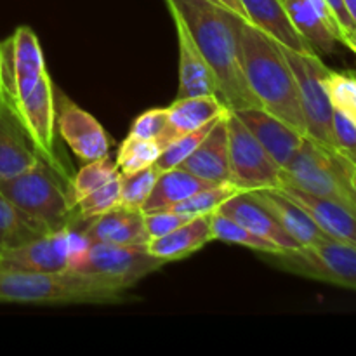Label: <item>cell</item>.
I'll return each instance as SVG.
<instances>
[{
    "label": "cell",
    "mask_w": 356,
    "mask_h": 356,
    "mask_svg": "<svg viewBox=\"0 0 356 356\" xmlns=\"http://www.w3.org/2000/svg\"><path fill=\"white\" fill-rule=\"evenodd\" d=\"M165 3L169 13L177 14L186 24L214 73L226 106L233 111L259 106L242 68L240 24L243 17L212 0H165Z\"/></svg>",
    "instance_id": "6da1fadb"
},
{
    "label": "cell",
    "mask_w": 356,
    "mask_h": 356,
    "mask_svg": "<svg viewBox=\"0 0 356 356\" xmlns=\"http://www.w3.org/2000/svg\"><path fill=\"white\" fill-rule=\"evenodd\" d=\"M240 51L247 86L259 106L306 136L298 82L284 47L243 19L240 24Z\"/></svg>",
    "instance_id": "7a4b0ae2"
},
{
    "label": "cell",
    "mask_w": 356,
    "mask_h": 356,
    "mask_svg": "<svg viewBox=\"0 0 356 356\" xmlns=\"http://www.w3.org/2000/svg\"><path fill=\"white\" fill-rule=\"evenodd\" d=\"M120 284L75 271H24L0 266V302L111 305L124 301Z\"/></svg>",
    "instance_id": "3957f363"
},
{
    "label": "cell",
    "mask_w": 356,
    "mask_h": 356,
    "mask_svg": "<svg viewBox=\"0 0 356 356\" xmlns=\"http://www.w3.org/2000/svg\"><path fill=\"white\" fill-rule=\"evenodd\" d=\"M282 188H294L315 197L339 202L356 212L351 162L336 149L305 138L291 162L280 169Z\"/></svg>",
    "instance_id": "277c9868"
},
{
    "label": "cell",
    "mask_w": 356,
    "mask_h": 356,
    "mask_svg": "<svg viewBox=\"0 0 356 356\" xmlns=\"http://www.w3.org/2000/svg\"><path fill=\"white\" fill-rule=\"evenodd\" d=\"M0 193L47 233L61 232L76 221L70 191L45 160L26 172L0 181Z\"/></svg>",
    "instance_id": "5b68a950"
},
{
    "label": "cell",
    "mask_w": 356,
    "mask_h": 356,
    "mask_svg": "<svg viewBox=\"0 0 356 356\" xmlns=\"http://www.w3.org/2000/svg\"><path fill=\"white\" fill-rule=\"evenodd\" d=\"M268 263L289 273L356 291V245L325 236L315 245L263 254Z\"/></svg>",
    "instance_id": "8992f818"
},
{
    "label": "cell",
    "mask_w": 356,
    "mask_h": 356,
    "mask_svg": "<svg viewBox=\"0 0 356 356\" xmlns=\"http://www.w3.org/2000/svg\"><path fill=\"white\" fill-rule=\"evenodd\" d=\"M165 264L162 259L148 252L146 247L87 242L82 249L73 254L68 270L115 282L122 287L131 289L141 278L155 273Z\"/></svg>",
    "instance_id": "52a82bcc"
},
{
    "label": "cell",
    "mask_w": 356,
    "mask_h": 356,
    "mask_svg": "<svg viewBox=\"0 0 356 356\" xmlns=\"http://www.w3.org/2000/svg\"><path fill=\"white\" fill-rule=\"evenodd\" d=\"M284 52L298 82L306 136L325 148L336 149L332 134L334 108L323 83L329 68L316 52H296L285 47Z\"/></svg>",
    "instance_id": "ba28073f"
},
{
    "label": "cell",
    "mask_w": 356,
    "mask_h": 356,
    "mask_svg": "<svg viewBox=\"0 0 356 356\" xmlns=\"http://www.w3.org/2000/svg\"><path fill=\"white\" fill-rule=\"evenodd\" d=\"M47 73L37 33L23 24L0 42V97L10 108L24 99Z\"/></svg>",
    "instance_id": "9c48e42d"
},
{
    "label": "cell",
    "mask_w": 356,
    "mask_h": 356,
    "mask_svg": "<svg viewBox=\"0 0 356 356\" xmlns=\"http://www.w3.org/2000/svg\"><path fill=\"white\" fill-rule=\"evenodd\" d=\"M226 131L232 183L242 191L280 190V169L232 110L226 115Z\"/></svg>",
    "instance_id": "30bf717a"
},
{
    "label": "cell",
    "mask_w": 356,
    "mask_h": 356,
    "mask_svg": "<svg viewBox=\"0 0 356 356\" xmlns=\"http://www.w3.org/2000/svg\"><path fill=\"white\" fill-rule=\"evenodd\" d=\"M86 243L87 240L72 225L61 232L45 233L16 249L6 250L0 254V266L44 273L65 271L70 268L73 254Z\"/></svg>",
    "instance_id": "8fae6325"
},
{
    "label": "cell",
    "mask_w": 356,
    "mask_h": 356,
    "mask_svg": "<svg viewBox=\"0 0 356 356\" xmlns=\"http://www.w3.org/2000/svg\"><path fill=\"white\" fill-rule=\"evenodd\" d=\"M56 125L66 145L86 163L110 156V141L103 125L65 94H58L56 101Z\"/></svg>",
    "instance_id": "7c38bea8"
},
{
    "label": "cell",
    "mask_w": 356,
    "mask_h": 356,
    "mask_svg": "<svg viewBox=\"0 0 356 356\" xmlns=\"http://www.w3.org/2000/svg\"><path fill=\"white\" fill-rule=\"evenodd\" d=\"M13 110L23 122L45 162H54L56 92L49 73L42 76L37 87Z\"/></svg>",
    "instance_id": "4fadbf2b"
},
{
    "label": "cell",
    "mask_w": 356,
    "mask_h": 356,
    "mask_svg": "<svg viewBox=\"0 0 356 356\" xmlns=\"http://www.w3.org/2000/svg\"><path fill=\"white\" fill-rule=\"evenodd\" d=\"M44 156L16 111L0 97V181L23 174Z\"/></svg>",
    "instance_id": "5bb4252c"
},
{
    "label": "cell",
    "mask_w": 356,
    "mask_h": 356,
    "mask_svg": "<svg viewBox=\"0 0 356 356\" xmlns=\"http://www.w3.org/2000/svg\"><path fill=\"white\" fill-rule=\"evenodd\" d=\"M83 222H86L83 228H80L76 221L73 222V226L89 243L146 247L149 242L143 211L117 207L106 214L87 219Z\"/></svg>",
    "instance_id": "9a60e30c"
},
{
    "label": "cell",
    "mask_w": 356,
    "mask_h": 356,
    "mask_svg": "<svg viewBox=\"0 0 356 356\" xmlns=\"http://www.w3.org/2000/svg\"><path fill=\"white\" fill-rule=\"evenodd\" d=\"M235 115L252 132L254 138L261 143V146L266 149V153L277 163L278 169H284L291 162V159L296 155V152L306 138L305 134L296 131L294 127L285 124L275 115L268 113L261 106L236 110Z\"/></svg>",
    "instance_id": "2e32d148"
},
{
    "label": "cell",
    "mask_w": 356,
    "mask_h": 356,
    "mask_svg": "<svg viewBox=\"0 0 356 356\" xmlns=\"http://www.w3.org/2000/svg\"><path fill=\"white\" fill-rule=\"evenodd\" d=\"M174 19L179 45V89L177 97H195V96H219V87L211 66L207 65L197 44L191 38L186 24L183 23L177 14L170 13Z\"/></svg>",
    "instance_id": "e0dca14e"
},
{
    "label": "cell",
    "mask_w": 356,
    "mask_h": 356,
    "mask_svg": "<svg viewBox=\"0 0 356 356\" xmlns=\"http://www.w3.org/2000/svg\"><path fill=\"white\" fill-rule=\"evenodd\" d=\"M218 212L228 216L229 219L236 221L252 232L254 235L261 236V238L270 240L271 243L280 247L282 250H294L299 249V243L278 225L277 219L266 211V207L259 204L256 198L252 197L250 191H242L226 200Z\"/></svg>",
    "instance_id": "ac0fdd59"
},
{
    "label": "cell",
    "mask_w": 356,
    "mask_h": 356,
    "mask_svg": "<svg viewBox=\"0 0 356 356\" xmlns=\"http://www.w3.org/2000/svg\"><path fill=\"white\" fill-rule=\"evenodd\" d=\"M228 111L229 108L219 96L176 97V101L167 106V129L159 146L163 149L179 136L197 131Z\"/></svg>",
    "instance_id": "d6986e66"
},
{
    "label": "cell",
    "mask_w": 356,
    "mask_h": 356,
    "mask_svg": "<svg viewBox=\"0 0 356 356\" xmlns=\"http://www.w3.org/2000/svg\"><path fill=\"white\" fill-rule=\"evenodd\" d=\"M228 115V113H226ZM226 115L219 118L204 141L181 163V169L212 184L232 183L229 176V152Z\"/></svg>",
    "instance_id": "ffe728a7"
},
{
    "label": "cell",
    "mask_w": 356,
    "mask_h": 356,
    "mask_svg": "<svg viewBox=\"0 0 356 356\" xmlns=\"http://www.w3.org/2000/svg\"><path fill=\"white\" fill-rule=\"evenodd\" d=\"M250 193L301 247L315 245L327 236L308 212L282 190H256Z\"/></svg>",
    "instance_id": "44dd1931"
},
{
    "label": "cell",
    "mask_w": 356,
    "mask_h": 356,
    "mask_svg": "<svg viewBox=\"0 0 356 356\" xmlns=\"http://www.w3.org/2000/svg\"><path fill=\"white\" fill-rule=\"evenodd\" d=\"M280 190L296 204L301 205L327 236L356 245V212L339 202L315 197L294 188H280Z\"/></svg>",
    "instance_id": "7402d4cb"
},
{
    "label": "cell",
    "mask_w": 356,
    "mask_h": 356,
    "mask_svg": "<svg viewBox=\"0 0 356 356\" xmlns=\"http://www.w3.org/2000/svg\"><path fill=\"white\" fill-rule=\"evenodd\" d=\"M247 21L277 40L282 47L296 52H315L294 28L282 0H240Z\"/></svg>",
    "instance_id": "603a6c76"
},
{
    "label": "cell",
    "mask_w": 356,
    "mask_h": 356,
    "mask_svg": "<svg viewBox=\"0 0 356 356\" xmlns=\"http://www.w3.org/2000/svg\"><path fill=\"white\" fill-rule=\"evenodd\" d=\"M211 242H214L211 232V216H200L190 219L186 225L179 226L169 235L149 240L146 249L163 263H174L186 259Z\"/></svg>",
    "instance_id": "cb8c5ba5"
},
{
    "label": "cell",
    "mask_w": 356,
    "mask_h": 356,
    "mask_svg": "<svg viewBox=\"0 0 356 356\" xmlns=\"http://www.w3.org/2000/svg\"><path fill=\"white\" fill-rule=\"evenodd\" d=\"M211 186H214V184L193 176V174L181 169V167L163 170L156 177L155 186H153L152 193H149L148 200L145 202L141 211L152 212L170 209L174 205L181 204L183 200H186V198H190L191 195Z\"/></svg>",
    "instance_id": "d4e9b609"
},
{
    "label": "cell",
    "mask_w": 356,
    "mask_h": 356,
    "mask_svg": "<svg viewBox=\"0 0 356 356\" xmlns=\"http://www.w3.org/2000/svg\"><path fill=\"white\" fill-rule=\"evenodd\" d=\"M296 30L305 37L316 54H332L337 37L323 21L312 0H282Z\"/></svg>",
    "instance_id": "484cf974"
},
{
    "label": "cell",
    "mask_w": 356,
    "mask_h": 356,
    "mask_svg": "<svg viewBox=\"0 0 356 356\" xmlns=\"http://www.w3.org/2000/svg\"><path fill=\"white\" fill-rule=\"evenodd\" d=\"M45 233L47 232L44 228L31 221L9 198L0 193V254L16 249Z\"/></svg>",
    "instance_id": "4316f807"
},
{
    "label": "cell",
    "mask_w": 356,
    "mask_h": 356,
    "mask_svg": "<svg viewBox=\"0 0 356 356\" xmlns=\"http://www.w3.org/2000/svg\"><path fill=\"white\" fill-rule=\"evenodd\" d=\"M211 232L212 240L247 247V249L256 250L259 254H277L282 250L280 247L271 243L270 240L254 235L252 232H249L242 225H238V222L218 211L211 214Z\"/></svg>",
    "instance_id": "83f0119b"
},
{
    "label": "cell",
    "mask_w": 356,
    "mask_h": 356,
    "mask_svg": "<svg viewBox=\"0 0 356 356\" xmlns=\"http://www.w3.org/2000/svg\"><path fill=\"white\" fill-rule=\"evenodd\" d=\"M160 153H162V148L156 141L129 134L118 146L115 165L120 170V174H134L146 167H152L159 160Z\"/></svg>",
    "instance_id": "f1b7e54d"
},
{
    "label": "cell",
    "mask_w": 356,
    "mask_h": 356,
    "mask_svg": "<svg viewBox=\"0 0 356 356\" xmlns=\"http://www.w3.org/2000/svg\"><path fill=\"white\" fill-rule=\"evenodd\" d=\"M118 174H120V170L117 169L115 162H111L110 156L101 160H94V162H87L86 165L76 172L75 179L70 184L68 191L73 209H75L76 202L86 198L87 195H90L92 191L99 190L101 186H104V184L110 183L111 179H115Z\"/></svg>",
    "instance_id": "f546056e"
},
{
    "label": "cell",
    "mask_w": 356,
    "mask_h": 356,
    "mask_svg": "<svg viewBox=\"0 0 356 356\" xmlns=\"http://www.w3.org/2000/svg\"><path fill=\"white\" fill-rule=\"evenodd\" d=\"M236 193H242L236 184L233 183H221L214 184L211 188L198 191L191 195L190 198L183 200L181 204L170 207V211H176L179 214L190 216V218H200V216H211L212 212L218 211L226 200L235 197Z\"/></svg>",
    "instance_id": "4dcf8cb0"
},
{
    "label": "cell",
    "mask_w": 356,
    "mask_h": 356,
    "mask_svg": "<svg viewBox=\"0 0 356 356\" xmlns=\"http://www.w3.org/2000/svg\"><path fill=\"white\" fill-rule=\"evenodd\" d=\"M323 83L334 110L343 113L356 125V73L334 72L329 68Z\"/></svg>",
    "instance_id": "1f68e13d"
},
{
    "label": "cell",
    "mask_w": 356,
    "mask_h": 356,
    "mask_svg": "<svg viewBox=\"0 0 356 356\" xmlns=\"http://www.w3.org/2000/svg\"><path fill=\"white\" fill-rule=\"evenodd\" d=\"M222 117H225V115H222ZM218 120L209 122V124H205L204 127L197 129V131H191V132H188V134H183V136H179L177 139H174L169 146H165V148L162 149L159 160L153 163V165H155V169L159 170V172H163V170L176 169V167H179L181 163H183L184 160H186L188 156H190L191 153L197 149V146L204 141L205 136L211 132V129L214 127V124Z\"/></svg>",
    "instance_id": "d6a6232c"
},
{
    "label": "cell",
    "mask_w": 356,
    "mask_h": 356,
    "mask_svg": "<svg viewBox=\"0 0 356 356\" xmlns=\"http://www.w3.org/2000/svg\"><path fill=\"white\" fill-rule=\"evenodd\" d=\"M155 165L146 167L134 174H122L120 177V207L141 211L145 202L148 200L153 186L159 177Z\"/></svg>",
    "instance_id": "836d02e7"
},
{
    "label": "cell",
    "mask_w": 356,
    "mask_h": 356,
    "mask_svg": "<svg viewBox=\"0 0 356 356\" xmlns=\"http://www.w3.org/2000/svg\"><path fill=\"white\" fill-rule=\"evenodd\" d=\"M120 177L122 174H118L110 183H106L99 190L92 191L86 198L76 202V219L87 221V219L97 218V216H103L106 212L113 211V209L120 207Z\"/></svg>",
    "instance_id": "e575fe53"
},
{
    "label": "cell",
    "mask_w": 356,
    "mask_h": 356,
    "mask_svg": "<svg viewBox=\"0 0 356 356\" xmlns=\"http://www.w3.org/2000/svg\"><path fill=\"white\" fill-rule=\"evenodd\" d=\"M167 129V108H152L134 118L129 134L159 143Z\"/></svg>",
    "instance_id": "d590c367"
},
{
    "label": "cell",
    "mask_w": 356,
    "mask_h": 356,
    "mask_svg": "<svg viewBox=\"0 0 356 356\" xmlns=\"http://www.w3.org/2000/svg\"><path fill=\"white\" fill-rule=\"evenodd\" d=\"M190 219L193 218L179 214V212L176 211H170V209L145 212V226H146V232H148L149 240L160 238V236L163 235H169L170 232L177 229L179 226L186 225Z\"/></svg>",
    "instance_id": "8d00e7d4"
},
{
    "label": "cell",
    "mask_w": 356,
    "mask_h": 356,
    "mask_svg": "<svg viewBox=\"0 0 356 356\" xmlns=\"http://www.w3.org/2000/svg\"><path fill=\"white\" fill-rule=\"evenodd\" d=\"M332 134L336 152L350 162H356V125L336 110L332 117Z\"/></svg>",
    "instance_id": "74e56055"
},
{
    "label": "cell",
    "mask_w": 356,
    "mask_h": 356,
    "mask_svg": "<svg viewBox=\"0 0 356 356\" xmlns=\"http://www.w3.org/2000/svg\"><path fill=\"white\" fill-rule=\"evenodd\" d=\"M327 6L330 7V10H332L334 17L337 19V23H339V28L341 31H343V37L346 33H350L351 30H355V23L351 21L350 14H348L346 7H344V2L343 0H325ZM343 40V38H341Z\"/></svg>",
    "instance_id": "f35d334b"
},
{
    "label": "cell",
    "mask_w": 356,
    "mask_h": 356,
    "mask_svg": "<svg viewBox=\"0 0 356 356\" xmlns=\"http://www.w3.org/2000/svg\"><path fill=\"white\" fill-rule=\"evenodd\" d=\"M216 2H219L221 6H225V7H228L229 10H233L235 14H238L240 17L247 19L245 13H243V9H242V3H240V0H216Z\"/></svg>",
    "instance_id": "ab89813d"
},
{
    "label": "cell",
    "mask_w": 356,
    "mask_h": 356,
    "mask_svg": "<svg viewBox=\"0 0 356 356\" xmlns=\"http://www.w3.org/2000/svg\"><path fill=\"white\" fill-rule=\"evenodd\" d=\"M341 44L346 45V47L350 49V51H353L355 54H356V28H355V30H351L350 33L344 35L343 40H341Z\"/></svg>",
    "instance_id": "60d3db41"
},
{
    "label": "cell",
    "mask_w": 356,
    "mask_h": 356,
    "mask_svg": "<svg viewBox=\"0 0 356 356\" xmlns=\"http://www.w3.org/2000/svg\"><path fill=\"white\" fill-rule=\"evenodd\" d=\"M343 2H344V7H346L348 14H350L351 21H353L356 26V0H343Z\"/></svg>",
    "instance_id": "b9f144b4"
},
{
    "label": "cell",
    "mask_w": 356,
    "mask_h": 356,
    "mask_svg": "<svg viewBox=\"0 0 356 356\" xmlns=\"http://www.w3.org/2000/svg\"><path fill=\"white\" fill-rule=\"evenodd\" d=\"M351 183H353V188L356 191V167L351 163Z\"/></svg>",
    "instance_id": "7bdbcfd3"
},
{
    "label": "cell",
    "mask_w": 356,
    "mask_h": 356,
    "mask_svg": "<svg viewBox=\"0 0 356 356\" xmlns=\"http://www.w3.org/2000/svg\"><path fill=\"white\" fill-rule=\"evenodd\" d=\"M351 163H353V165H355V167H356V162H351Z\"/></svg>",
    "instance_id": "ee69618b"
},
{
    "label": "cell",
    "mask_w": 356,
    "mask_h": 356,
    "mask_svg": "<svg viewBox=\"0 0 356 356\" xmlns=\"http://www.w3.org/2000/svg\"><path fill=\"white\" fill-rule=\"evenodd\" d=\"M212 2H216V0H212ZM218 3H219V2H218Z\"/></svg>",
    "instance_id": "f6af8a7d"
}]
</instances>
